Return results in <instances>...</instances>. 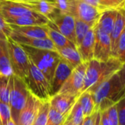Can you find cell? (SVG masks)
<instances>
[{
  "mask_svg": "<svg viewBox=\"0 0 125 125\" xmlns=\"http://www.w3.org/2000/svg\"><path fill=\"white\" fill-rule=\"evenodd\" d=\"M0 74L6 77L13 75L8 50L7 41H0Z\"/></svg>",
  "mask_w": 125,
  "mask_h": 125,
  "instance_id": "23",
  "label": "cell"
},
{
  "mask_svg": "<svg viewBox=\"0 0 125 125\" xmlns=\"http://www.w3.org/2000/svg\"><path fill=\"white\" fill-rule=\"evenodd\" d=\"M41 102L29 92L26 104L19 116V125H32Z\"/></svg>",
  "mask_w": 125,
  "mask_h": 125,
  "instance_id": "13",
  "label": "cell"
},
{
  "mask_svg": "<svg viewBox=\"0 0 125 125\" xmlns=\"http://www.w3.org/2000/svg\"><path fill=\"white\" fill-rule=\"evenodd\" d=\"M36 13L22 3L13 0H0V15L5 19L21 17Z\"/></svg>",
  "mask_w": 125,
  "mask_h": 125,
  "instance_id": "11",
  "label": "cell"
},
{
  "mask_svg": "<svg viewBox=\"0 0 125 125\" xmlns=\"http://www.w3.org/2000/svg\"><path fill=\"white\" fill-rule=\"evenodd\" d=\"M124 28H125V10L124 8L118 10L116 19L113 28L110 34V44H111V54L113 57H115L118 42Z\"/></svg>",
  "mask_w": 125,
  "mask_h": 125,
  "instance_id": "18",
  "label": "cell"
},
{
  "mask_svg": "<svg viewBox=\"0 0 125 125\" xmlns=\"http://www.w3.org/2000/svg\"><path fill=\"white\" fill-rule=\"evenodd\" d=\"M28 94L29 91L25 82L20 77L14 74L12 75L9 106L10 108L12 120L16 125H19V116L26 104Z\"/></svg>",
  "mask_w": 125,
  "mask_h": 125,
  "instance_id": "5",
  "label": "cell"
},
{
  "mask_svg": "<svg viewBox=\"0 0 125 125\" xmlns=\"http://www.w3.org/2000/svg\"><path fill=\"white\" fill-rule=\"evenodd\" d=\"M80 125H82V124H80Z\"/></svg>",
  "mask_w": 125,
  "mask_h": 125,
  "instance_id": "46",
  "label": "cell"
},
{
  "mask_svg": "<svg viewBox=\"0 0 125 125\" xmlns=\"http://www.w3.org/2000/svg\"><path fill=\"white\" fill-rule=\"evenodd\" d=\"M7 46L13 74L24 80L28 75L30 69L28 55L21 46L10 38L7 39Z\"/></svg>",
  "mask_w": 125,
  "mask_h": 125,
  "instance_id": "6",
  "label": "cell"
},
{
  "mask_svg": "<svg viewBox=\"0 0 125 125\" xmlns=\"http://www.w3.org/2000/svg\"><path fill=\"white\" fill-rule=\"evenodd\" d=\"M11 88V76L6 77L0 74V102L9 104Z\"/></svg>",
  "mask_w": 125,
  "mask_h": 125,
  "instance_id": "27",
  "label": "cell"
},
{
  "mask_svg": "<svg viewBox=\"0 0 125 125\" xmlns=\"http://www.w3.org/2000/svg\"><path fill=\"white\" fill-rule=\"evenodd\" d=\"M0 125H2V121H1V117H0Z\"/></svg>",
  "mask_w": 125,
  "mask_h": 125,
  "instance_id": "44",
  "label": "cell"
},
{
  "mask_svg": "<svg viewBox=\"0 0 125 125\" xmlns=\"http://www.w3.org/2000/svg\"><path fill=\"white\" fill-rule=\"evenodd\" d=\"M94 27H92L87 32L82 42L77 47L80 54L82 61L84 62H88L94 59V51L95 44Z\"/></svg>",
  "mask_w": 125,
  "mask_h": 125,
  "instance_id": "17",
  "label": "cell"
},
{
  "mask_svg": "<svg viewBox=\"0 0 125 125\" xmlns=\"http://www.w3.org/2000/svg\"><path fill=\"white\" fill-rule=\"evenodd\" d=\"M93 27L83 22V21L75 18V38H76V46L77 47L82 42L87 32Z\"/></svg>",
  "mask_w": 125,
  "mask_h": 125,
  "instance_id": "28",
  "label": "cell"
},
{
  "mask_svg": "<svg viewBox=\"0 0 125 125\" xmlns=\"http://www.w3.org/2000/svg\"><path fill=\"white\" fill-rule=\"evenodd\" d=\"M84 116L82 107L78 102V99L75 104L73 106L69 114L66 117L63 125H80L83 123Z\"/></svg>",
  "mask_w": 125,
  "mask_h": 125,
  "instance_id": "26",
  "label": "cell"
},
{
  "mask_svg": "<svg viewBox=\"0 0 125 125\" xmlns=\"http://www.w3.org/2000/svg\"><path fill=\"white\" fill-rule=\"evenodd\" d=\"M49 24L76 45L75 17L72 14H56L49 20Z\"/></svg>",
  "mask_w": 125,
  "mask_h": 125,
  "instance_id": "9",
  "label": "cell"
},
{
  "mask_svg": "<svg viewBox=\"0 0 125 125\" xmlns=\"http://www.w3.org/2000/svg\"><path fill=\"white\" fill-rule=\"evenodd\" d=\"M67 116L61 115L55 109L50 106L48 120L46 125H62L64 123Z\"/></svg>",
  "mask_w": 125,
  "mask_h": 125,
  "instance_id": "32",
  "label": "cell"
},
{
  "mask_svg": "<svg viewBox=\"0 0 125 125\" xmlns=\"http://www.w3.org/2000/svg\"><path fill=\"white\" fill-rule=\"evenodd\" d=\"M103 10H119L125 8V0H99Z\"/></svg>",
  "mask_w": 125,
  "mask_h": 125,
  "instance_id": "31",
  "label": "cell"
},
{
  "mask_svg": "<svg viewBox=\"0 0 125 125\" xmlns=\"http://www.w3.org/2000/svg\"><path fill=\"white\" fill-rule=\"evenodd\" d=\"M78 102L82 107L84 118L96 112L94 99L91 92L85 91L82 93L78 98Z\"/></svg>",
  "mask_w": 125,
  "mask_h": 125,
  "instance_id": "25",
  "label": "cell"
},
{
  "mask_svg": "<svg viewBox=\"0 0 125 125\" xmlns=\"http://www.w3.org/2000/svg\"><path fill=\"white\" fill-rule=\"evenodd\" d=\"M13 33V30L5 19L0 15V41H7Z\"/></svg>",
  "mask_w": 125,
  "mask_h": 125,
  "instance_id": "34",
  "label": "cell"
},
{
  "mask_svg": "<svg viewBox=\"0 0 125 125\" xmlns=\"http://www.w3.org/2000/svg\"><path fill=\"white\" fill-rule=\"evenodd\" d=\"M118 74H119L121 80L125 84V62L122 64V66H121V69L118 71Z\"/></svg>",
  "mask_w": 125,
  "mask_h": 125,
  "instance_id": "40",
  "label": "cell"
},
{
  "mask_svg": "<svg viewBox=\"0 0 125 125\" xmlns=\"http://www.w3.org/2000/svg\"><path fill=\"white\" fill-rule=\"evenodd\" d=\"M46 27L48 38L52 41L57 49L66 46H76L74 43L70 41L64 35H62L58 30H57L53 26H52L49 24V21L46 25Z\"/></svg>",
  "mask_w": 125,
  "mask_h": 125,
  "instance_id": "24",
  "label": "cell"
},
{
  "mask_svg": "<svg viewBox=\"0 0 125 125\" xmlns=\"http://www.w3.org/2000/svg\"><path fill=\"white\" fill-rule=\"evenodd\" d=\"M5 125H16V123H15L12 119H10Z\"/></svg>",
  "mask_w": 125,
  "mask_h": 125,
  "instance_id": "43",
  "label": "cell"
},
{
  "mask_svg": "<svg viewBox=\"0 0 125 125\" xmlns=\"http://www.w3.org/2000/svg\"><path fill=\"white\" fill-rule=\"evenodd\" d=\"M32 11L44 16L49 21L59 13L54 0H40L33 2H21Z\"/></svg>",
  "mask_w": 125,
  "mask_h": 125,
  "instance_id": "15",
  "label": "cell"
},
{
  "mask_svg": "<svg viewBox=\"0 0 125 125\" xmlns=\"http://www.w3.org/2000/svg\"><path fill=\"white\" fill-rule=\"evenodd\" d=\"M60 14H72L74 0H54Z\"/></svg>",
  "mask_w": 125,
  "mask_h": 125,
  "instance_id": "30",
  "label": "cell"
},
{
  "mask_svg": "<svg viewBox=\"0 0 125 125\" xmlns=\"http://www.w3.org/2000/svg\"><path fill=\"white\" fill-rule=\"evenodd\" d=\"M15 42L18 43L20 45H24L36 49H47L51 51H56L57 49L54 43L49 38H27L19 34L13 33L10 37Z\"/></svg>",
  "mask_w": 125,
  "mask_h": 125,
  "instance_id": "16",
  "label": "cell"
},
{
  "mask_svg": "<svg viewBox=\"0 0 125 125\" xmlns=\"http://www.w3.org/2000/svg\"><path fill=\"white\" fill-rule=\"evenodd\" d=\"M96 113H97V112L94 113V114H92V115H91L89 116L85 117L83 118L82 125H93V124L94 122V120H95V117H96Z\"/></svg>",
  "mask_w": 125,
  "mask_h": 125,
  "instance_id": "38",
  "label": "cell"
},
{
  "mask_svg": "<svg viewBox=\"0 0 125 125\" xmlns=\"http://www.w3.org/2000/svg\"><path fill=\"white\" fill-rule=\"evenodd\" d=\"M91 93L94 99L96 112L101 113L115 105L125 96V84L118 73H116Z\"/></svg>",
  "mask_w": 125,
  "mask_h": 125,
  "instance_id": "1",
  "label": "cell"
},
{
  "mask_svg": "<svg viewBox=\"0 0 125 125\" xmlns=\"http://www.w3.org/2000/svg\"><path fill=\"white\" fill-rule=\"evenodd\" d=\"M77 96H71L64 94H57L52 96L49 101L50 106L61 115L68 116L73 106L78 99Z\"/></svg>",
  "mask_w": 125,
  "mask_h": 125,
  "instance_id": "14",
  "label": "cell"
},
{
  "mask_svg": "<svg viewBox=\"0 0 125 125\" xmlns=\"http://www.w3.org/2000/svg\"><path fill=\"white\" fill-rule=\"evenodd\" d=\"M95 44L94 59L99 61H106L112 57L110 35L100 30L96 26L94 27Z\"/></svg>",
  "mask_w": 125,
  "mask_h": 125,
  "instance_id": "10",
  "label": "cell"
},
{
  "mask_svg": "<svg viewBox=\"0 0 125 125\" xmlns=\"http://www.w3.org/2000/svg\"><path fill=\"white\" fill-rule=\"evenodd\" d=\"M24 81L30 94L41 102L50 101L52 98L51 84L30 60L29 73Z\"/></svg>",
  "mask_w": 125,
  "mask_h": 125,
  "instance_id": "4",
  "label": "cell"
},
{
  "mask_svg": "<svg viewBox=\"0 0 125 125\" xmlns=\"http://www.w3.org/2000/svg\"><path fill=\"white\" fill-rule=\"evenodd\" d=\"M60 57L74 69L81 64L83 61L76 46H66L57 49Z\"/></svg>",
  "mask_w": 125,
  "mask_h": 125,
  "instance_id": "21",
  "label": "cell"
},
{
  "mask_svg": "<svg viewBox=\"0 0 125 125\" xmlns=\"http://www.w3.org/2000/svg\"><path fill=\"white\" fill-rule=\"evenodd\" d=\"M50 110L49 101L42 102L32 125H46Z\"/></svg>",
  "mask_w": 125,
  "mask_h": 125,
  "instance_id": "29",
  "label": "cell"
},
{
  "mask_svg": "<svg viewBox=\"0 0 125 125\" xmlns=\"http://www.w3.org/2000/svg\"><path fill=\"white\" fill-rule=\"evenodd\" d=\"M81 1L84 2L85 3H86V4H88V5H89L91 6H93L94 8H99V9L102 10V11H104L102 8V6H101L99 0H81Z\"/></svg>",
  "mask_w": 125,
  "mask_h": 125,
  "instance_id": "39",
  "label": "cell"
},
{
  "mask_svg": "<svg viewBox=\"0 0 125 125\" xmlns=\"http://www.w3.org/2000/svg\"><path fill=\"white\" fill-rule=\"evenodd\" d=\"M13 32L27 38H49L47 27L46 26H15L10 25Z\"/></svg>",
  "mask_w": 125,
  "mask_h": 125,
  "instance_id": "20",
  "label": "cell"
},
{
  "mask_svg": "<svg viewBox=\"0 0 125 125\" xmlns=\"http://www.w3.org/2000/svg\"><path fill=\"white\" fill-rule=\"evenodd\" d=\"M62 125H63V124H62Z\"/></svg>",
  "mask_w": 125,
  "mask_h": 125,
  "instance_id": "45",
  "label": "cell"
},
{
  "mask_svg": "<svg viewBox=\"0 0 125 125\" xmlns=\"http://www.w3.org/2000/svg\"><path fill=\"white\" fill-rule=\"evenodd\" d=\"M21 46L26 52L29 59L43 73L51 84L55 69L61 60L58 52L56 51L32 48L24 45Z\"/></svg>",
  "mask_w": 125,
  "mask_h": 125,
  "instance_id": "3",
  "label": "cell"
},
{
  "mask_svg": "<svg viewBox=\"0 0 125 125\" xmlns=\"http://www.w3.org/2000/svg\"><path fill=\"white\" fill-rule=\"evenodd\" d=\"M118 125H125V96L116 104Z\"/></svg>",
  "mask_w": 125,
  "mask_h": 125,
  "instance_id": "36",
  "label": "cell"
},
{
  "mask_svg": "<svg viewBox=\"0 0 125 125\" xmlns=\"http://www.w3.org/2000/svg\"><path fill=\"white\" fill-rule=\"evenodd\" d=\"M124 10H125V8H124Z\"/></svg>",
  "mask_w": 125,
  "mask_h": 125,
  "instance_id": "47",
  "label": "cell"
},
{
  "mask_svg": "<svg viewBox=\"0 0 125 125\" xmlns=\"http://www.w3.org/2000/svg\"><path fill=\"white\" fill-rule=\"evenodd\" d=\"M122 64L115 57H110L106 61H99L95 59L89 61L86 68L82 93L93 91L101 83L118 73Z\"/></svg>",
  "mask_w": 125,
  "mask_h": 125,
  "instance_id": "2",
  "label": "cell"
},
{
  "mask_svg": "<svg viewBox=\"0 0 125 125\" xmlns=\"http://www.w3.org/2000/svg\"><path fill=\"white\" fill-rule=\"evenodd\" d=\"M87 65L88 62H83L81 64L74 69L71 75L63 84L58 94L80 96L84 85Z\"/></svg>",
  "mask_w": 125,
  "mask_h": 125,
  "instance_id": "7",
  "label": "cell"
},
{
  "mask_svg": "<svg viewBox=\"0 0 125 125\" xmlns=\"http://www.w3.org/2000/svg\"><path fill=\"white\" fill-rule=\"evenodd\" d=\"M74 68H72L68 62L61 58L57 64L54 76L51 83V96L52 97L57 95L61 88L71 75Z\"/></svg>",
  "mask_w": 125,
  "mask_h": 125,
  "instance_id": "12",
  "label": "cell"
},
{
  "mask_svg": "<svg viewBox=\"0 0 125 125\" xmlns=\"http://www.w3.org/2000/svg\"><path fill=\"white\" fill-rule=\"evenodd\" d=\"M93 125H101V116H100V112H97L96 117H95V120L93 124Z\"/></svg>",
  "mask_w": 125,
  "mask_h": 125,
  "instance_id": "41",
  "label": "cell"
},
{
  "mask_svg": "<svg viewBox=\"0 0 125 125\" xmlns=\"http://www.w3.org/2000/svg\"><path fill=\"white\" fill-rule=\"evenodd\" d=\"M115 57L122 63L125 62V28L122 32L118 42Z\"/></svg>",
  "mask_w": 125,
  "mask_h": 125,
  "instance_id": "33",
  "label": "cell"
},
{
  "mask_svg": "<svg viewBox=\"0 0 125 125\" xmlns=\"http://www.w3.org/2000/svg\"><path fill=\"white\" fill-rule=\"evenodd\" d=\"M13 1L19 2H33L40 1V0H13Z\"/></svg>",
  "mask_w": 125,
  "mask_h": 125,
  "instance_id": "42",
  "label": "cell"
},
{
  "mask_svg": "<svg viewBox=\"0 0 125 125\" xmlns=\"http://www.w3.org/2000/svg\"><path fill=\"white\" fill-rule=\"evenodd\" d=\"M117 13L118 10H107L103 11L96 26L100 30L110 35L116 19Z\"/></svg>",
  "mask_w": 125,
  "mask_h": 125,
  "instance_id": "22",
  "label": "cell"
},
{
  "mask_svg": "<svg viewBox=\"0 0 125 125\" xmlns=\"http://www.w3.org/2000/svg\"><path fill=\"white\" fill-rule=\"evenodd\" d=\"M102 10L91 6L81 0H74L72 15L91 27H95L102 13Z\"/></svg>",
  "mask_w": 125,
  "mask_h": 125,
  "instance_id": "8",
  "label": "cell"
},
{
  "mask_svg": "<svg viewBox=\"0 0 125 125\" xmlns=\"http://www.w3.org/2000/svg\"><path fill=\"white\" fill-rule=\"evenodd\" d=\"M6 22L10 25L15 26H46L49 23V20L43 16L38 13L24 16L17 18L5 19Z\"/></svg>",
  "mask_w": 125,
  "mask_h": 125,
  "instance_id": "19",
  "label": "cell"
},
{
  "mask_svg": "<svg viewBox=\"0 0 125 125\" xmlns=\"http://www.w3.org/2000/svg\"><path fill=\"white\" fill-rule=\"evenodd\" d=\"M0 117L2 125H5L11 118V112L9 104L0 102Z\"/></svg>",
  "mask_w": 125,
  "mask_h": 125,
  "instance_id": "35",
  "label": "cell"
},
{
  "mask_svg": "<svg viewBox=\"0 0 125 125\" xmlns=\"http://www.w3.org/2000/svg\"><path fill=\"white\" fill-rule=\"evenodd\" d=\"M106 111H107V116H108L112 125H118V118L116 105L115 104V105L110 107Z\"/></svg>",
  "mask_w": 125,
  "mask_h": 125,
  "instance_id": "37",
  "label": "cell"
}]
</instances>
